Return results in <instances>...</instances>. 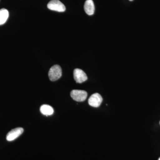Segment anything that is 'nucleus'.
<instances>
[{
    "label": "nucleus",
    "instance_id": "1",
    "mask_svg": "<svg viewBox=\"0 0 160 160\" xmlns=\"http://www.w3.org/2000/svg\"><path fill=\"white\" fill-rule=\"evenodd\" d=\"M48 75L49 79L52 82L58 80L62 77V68L59 65H54L49 69Z\"/></svg>",
    "mask_w": 160,
    "mask_h": 160
},
{
    "label": "nucleus",
    "instance_id": "2",
    "mask_svg": "<svg viewBox=\"0 0 160 160\" xmlns=\"http://www.w3.org/2000/svg\"><path fill=\"white\" fill-rule=\"evenodd\" d=\"M47 7L50 10L63 12L66 10V7L59 0H51L47 5Z\"/></svg>",
    "mask_w": 160,
    "mask_h": 160
},
{
    "label": "nucleus",
    "instance_id": "3",
    "mask_svg": "<svg viewBox=\"0 0 160 160\" xmlns=\"http://www.w3.org/2000/svg\"><path fill=\"white\" fill-rule=\"evenodd\" d=\"M87 95V92L84 90L74 89L70 92L71 98L77 102H84L86 100Z\"/></svg>",
    "mask_w": 160,
    "mask_h": 160
},
{
    "label": "nucleus",
    "instance_id": "4",
    "mask_svg": "<svg viewBox=\"0 0 160 160\" xmlns=\"http://www.w3.org/2000/svg\"><path fill=\"white\" fill-rule=\"evenodd\" d=\"M73 77L77 83H82L88 79L86 73L82 69H76L73 71Z\"/></svg>",
    "mask_w": 160,
    "mask_h": 160
},
{
    "label": "nucleus",
    "instance_id": "5",
    "mask_svg": "<svg viewBox=\"0 0 160 160\" xmlns=\"http://www.w3.org/2000/svg\"><path fill=\"white\" fill-rule=\"evenodd\" d=\"M103 98L101 95L98 93H95L92 95L88 100L89 106L93 107H98L102 104Z\"/></svg>",
    "mask_w": 160,
    "mask_h": 160
},
{
    "label": "nucleus",
    "instance_id": "6",
    "mask_svg": "<svg viewBox=\"0 0 160 160\" xmlns=\"http://www.w3.org/2000/svg\"><path fill=\"white\" fill-rule=\"evenodd\" d=\"M23 132H24V129L21 127L12 129L7 134L6 140L9 142L13 141L19 137L22 134Z\"/></svg>",
    "mask_w": 160,
    "mask_h": 160
},
{
    "label": "nucleus",
    "instance_id": "7",
    "mask_svg": "<svg viewBox=\"0 0 160 160\" xmlns=\"http://www.w3.org/2000/svg\"><path fill=\"white\" fill-rule=\"evenodd\" d=\"M84 9L86 13L89 15L94 14L95 6L92 0H86L84 5Z\"/></svg>",
    "mask_w": 160,
    "mask_h": 160
},
{
    "label": "nucleus",
    "instance_id": "8",
    "mask_svg": "<svg viewBox=\"0 0 160 160\" xmlns=\"http://www.w3.org/2000/svg\"><path fill=\"white\" fill-rule=\"evenodd\" d=\"M40 111L42 114L46 116L52 115L54 112V110L52 107L47 105H43L41 106Z\"/></svg>",
    "mask_w": 160,
    "mask_h": 160
},
{
    "label": "nucleus",
    "instance_id": "9",
    "mask_svg": "<svg viewBox=\"0 0 160 160\" xmlns=\"http://www.w3.org/2000/svg\"><path fill=\"white\" fill-rule=\"evenodd\" d=\"M9 16V12L6 9H0V25L6 22Z\"/></svg>",
    "mask_w": 160,
    "mask_h": 160
},
{
    "label": "nucleus",
    "instance_id": "10",
    "mask_svg": "<svg viewBox=\"0 0 160 160\" xmlns=\"http://www.w3.org/2000/svg\"><path fill=\"white\" fill-rule=\"evenodd\" d=\"M158 160H160V157L159 158Z\"/></svg>",
    "mask_w": 160,
    "mask_h": 160
},
{
    "label": "nucleus",
    "instance_id": "11",
    "mask_svg": "<svg viewBox=\"0 0 160 160\" xmlns=\"http://www.w3.org/2000/svg\"><path fill=\"white\" fill-rule=\"evenodd\" d=\"M129 1H132L133 0H129Z\"/></svg>",
    "mask_w": 160,
    "mask_h": 160
},
{
    "label": "nucleus",
    "instance_id": "12",
    "mask_svg": "<svg viewBox=\"0 0 160 160\" xmlns=\"http://www.w3.org/2000/svg\"></svg>",
    "mask_w": 160,
    "mask_h": 160
}]
</instances>
